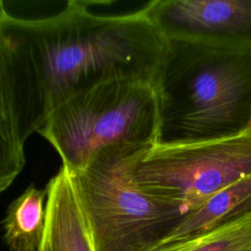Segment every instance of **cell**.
I'll return each mask as SVG.
<instances>
[{
	"label": "cell",
	"mask_w": 251,
	"mask_h": 251,
	"mask_svg": "<svg viewBox=\"0 0 251 251\" xmlns=\"http://www.w3.org/2000/svg\"><path fill=\"white\" fill-rule=\"evenodd\" d=\"M248 211H251V175L217 192L186 214L158 245L199 234Z\"/></svg>",
	"instance_id": "obj_9"
},
{
	"label": "cell",
	"mask_w": 251,
	"mask_h": 251,
	"mask_svg": "<svg viewBox=\"0 0 251 251\" xmlns=\"http://www.w3.org/2000/svg\"><path fill=\"white\" fill-rule=\"evenodd\" d=\"M251 175V126L242 132L182 144L156 143L136 156L134 183L188 212L217 192Z\"/></svg>",
	"instance_id": "obj_5"
},
{
	"label": "cell",
	"mask_w": 251,
	"mask_h": 251,
	"mask_svg": "<svg viewBox=\"0 0 251 251\" xmlns=\"http://www.w3.org/2000/svg\"><path fill=\"white\" fill-rule=\"evenodd\" d=\"M39 251H49V250H48V247H47V245H46V243H45V241H43V244H42V246H41V248H40Z\"/></svg>",
	"instance_id": "obj_13"
},
{
	"label": "cell",
	"mask_w": 251,
	"mask_h": 251,
	"mask_svg": "<svg viewBox=\"0 0 251 251\" xmlns=\"http://www.w3.org/2000/svg\"><path fill=\"white\" fill-rule=\"evenodd\" d=\"M157 85L158 143L238 134L251 126V51L168 41Z\"/></svg>",
	"instance_id": "obj_2"
},
{
	"label": "cell",
	"mask_w": 251,
	"mask_h": 251,
	"mask_svg": "<svg viewBox=\"0 0 251 251\" xmlns=\"http://www.w3.org/2000/svg\"><path fill=\"white\" fill-rule=\"evenodd\" d=\"M25 142L14 50L0 25V193L24 169Z\"/></svg>",
	"instance_id": "obj_7"
},
{
	"label": "cell",
	"mask_w": 251,
	"mask_h": 251,
	"mask_svg": "<svg viewBox=\"0 0 251 251\" xmlns=\"http://www.w3.org/2000/svg\"><path fill=\"white\" fill-rule=\"evenodd\" d=\"M47 189L33 184L9 205L3 221L8 251H39L46 233Z\"/></svg>",
	"instance_id": "obj_10"
},
{
	"label": "cell",
	"mask_w": 251,
	"mask_h": 251,
	"mask_svg": "<svg viewBox=\"0 0 251 251\" xmlns=\"http://www.w3.org/2000/svg\"><path fill=\"white\" fill-rule=\"evenodd\" d=\"M88 5L69 1L52 17L7 14L0 23L14 50L27 138L53 109L98 83L126 78L158 85L169 42L143 10L102 16Z\"/></svg>",
	"instance_id": "obj_1"
},
{
	"label": "cell",
	"mask_w": 251,
	"mask_h": 251,
	"mask_svg": "<svg viewBox=\"0 0 251 251\" xmlns=\"http://www.w3.org/2000/svg\"><path fill=\"white\" fill-rule=\"evenodd\" d=\"M142 10L168 41L251 51V0H155Z\"/></svg>",
	"instance_id": "obj_6"
},
{
	"label": "cell",
	"mask_w": 251,
	"mask_h": 251,
	"mask_svg": "<svg viewBox=\"0 0 251 251\" xmlns=\"http://www.w3.org/2000/svg\"><path fill=\"white\" fill-rule=\"evenodd\" d=\"M159 131L157 85L122 78L76 92L50 112L37 132L74 174L108 148H151Z\"/></svg>",
	"instance_id": "obj_3"
},
{
	"label": "cell",
	"mask_w": 251,
	"mask_h": 251,
	"mask_svg": "<svg viewBox=\"0 0 251 251\" xmlns=\"http://www.w3.org/2000/svg\"><path fill=\"white\" fill-rule=\"evenodd\" d=\"M148 149H105L72 175L95 251H149L189 212L142 191L131 166Z\"/></svg>",
	"instance_id": "obj_4"
},
{
	"label": "cell",
	"mask_w": 251,
	"mask_h": 251,
	"mask_svg": "<svg viewBox=\"0 0 251 251\" xmlns=\"http://www.w3.org/2000/svg\"><path fill=\"white\" fill-rule=\"evenodd\" d=\"M149 251H251V211L199 234Z\"/></svg>",
	"instance_id": "obj_11"
},
{
	"label": "cell",
	"mask_w": 251,
	"mask_h": 251,
	"mask_svg": "<svg viewBox=\"0 0 251 251\" xmlns=\"http://www.w3.org/2000/svg\"><path fill=\"white\" fill-rule=\"evenodd\" d=\"M7 14H8V13H7L6 10H5L4 3H3L2 1H0V23H1V21L5 18V16H6Z\"/></svg>",
	"instance_id": "obj_12"
},
{
	"label": "cell",
	"mask_w": 251,
	"mask_h": 251,
	"mask_svg": "<svg viewBox=\"0 0 251 251\" xmlns=\"http://www.w3.org/2000/svg\"><path fill=\"white\" fill-rule=\"evenodd\" d=\"M46 233L49 251H95L71 173L61 167L46 185Z\"/></svg>",
	"instance_id": "obj_8"
}]
</instances>
